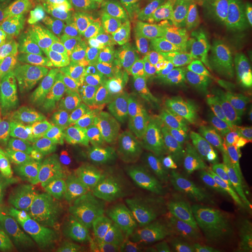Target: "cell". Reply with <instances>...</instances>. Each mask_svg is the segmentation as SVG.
<instances>
[{
    "instance_id": "cell-1",
    "label": "cell",
    "mask_w": 252,
    "mask_h": 252,
    "mask_svg": "<svg viewBox=\"0 0 252 252\" xmlns=\"http://www.w3.org/2000/svg\"><path fill=\"white\" fill-rule=\"evenodd\" d=\"M97 143V135L55 127H36L27 146L40 184L51 186L63 180Z\"/></svg>"
},
{
    "instance_id": "cell-2",
    "label": "cell",
    "mask_w": 252,
    "mask_h": 252,
    "mask_svg": "<svg viewBox=\"0 0 252 252\" xmlns=\"http://www.w3.org/2000/svg\"><path fill=\"white\" fill-rule=\"evenodd\" d=\"M0 166V213L7 230L18 227L37 210L33 161L27 143L2 159Z\"/></svg>"
},
{
    "instance_id": "cell-3",
    "label": "cell",
    "mask_w": 252,
    "mask_h": 252,
    "mask_svg": "<svg viewBox=\"0 0 252 252\" xmlns=\"http://www.w3.org/2000/svg\"><path fill=\"white\" fill-rule=\"evenodd\" d=\"M54 60L92 110L108 81L119 79L94 55L78 46L63 50Z\"/></svg>"
},
{
    "instance_id": "cell-4",
    "label": "cell",
    "mask_w": 252,
    "mask_h": 252,
    "mask_svg": "<svg viewBox=\"0 0 252 252\" xmlns=\"http://www.w3.org/2000/svg\"><path fill=\"white\" fill-rule=\"evenodd\" d=\"M118 143L117 136L104 137L85 157L78 171L61 189L60 202L64 208L71 211L85 209L92 192L108 168L112 150Z\"/></svg>"
},
{
    "instance_id": "cell-5",
    "label": "cell",
    "mask_w": 252,
    "mask_h": 252,
    "mask_svg": "<svg viewBox=\"0 0 252 252\" xmlns=\"http://www.w3.org/2000/svg\"><path fill=\"white\" fill-rule=\"evenodd\" d=\"M132 180V173L123 155V145L119 142L112 150L107 170L85 207L87 218L93 223L102 224L108 220L129 189Z\"/></svg>"
},
{
    "instance_id": "cell-6",
    "label": "cell",
    "mask_w": 252,
    "mask_h": 252,
    "mask_svg": "<svg viewBox=\"0 0 252 252\" xmlns=\"http://www.w3.org/2000/svg\"><path fill=\"white\" fill-rule=\"evenodd\" d=\"M18 236L21 242H30L54 250H63L71 244L86 241L93 237L86 228L54 212L42 213L22 226Z\"/></svg>"
},
{
    "instance_id": "cell-7",
    "label": "cell",
    "mask_w": 252,
    "mask_h": 252,
    "mask_svg": "<svg viewBox=\"0 0 252 252\" xmlns=\"http://www.w3.org/2000/svg\"><path fill=\"white\" fill-rule=\"evenodd\" d=\"M50 44L48 29L19 34L0 48V57L11 65L14 74L28 77L36 72L47 58Z\"/></svg>"
},
{
    "instance_id": "cell-8",
    "label": "cell",
    "mask_w": 252,
    "mask_h": 252,
    "mask_svg": "<svg viewBox=\"0 0 252 252\" xmlns=\"http://www.w3.org/2000/svg\"><path fill=\"white\" fill-rule=\"evenodd\" d=\"M216 219L220 227L240 246L252 242V184L231 193L217 207Z\"/></svg>"
},
{
    "instance_id": "cell-9",
    "label": "cell",
    "mask_w": 252,
    "mask_h": 252,
    "mask_svg": "<svg viewBox=\"0 0 252 252\" xmlns=\"http://www.w3.org/2000/svg\"><path fill=\"white\" fill-rule=\"evenodd\" d=\"M207 168L227 198L248 183L252 169V142L244 138L225 155L212 158Z\"/></svg>"
},
{
    "instance_id": "cell-10",
    "label": "cell",
    "mask_w": 252,
    "mask_h": 252,
    "mask_svg": "<svg viewBox=\"0 0 252 252\" xmlns=\"http://www.w3.org/2000/svg\"><path fill=\"white\" fill-rule=\"evenodd\" d=\"M36 99L39 106L84 110L86 103L65 78L54 60L44 64L36 80Z\"/></svg>"
},
{
    "instance_id": "cell-11",
    "label": "cell",
    "mask_w": 252,
    "mask_h": 252,
    "mask_svg": "<svg viewBox=\"0 0 252 252\" xmlns=\"http://www.w3.org/2000/svg\"><path fill=\"white\" fill-rule=\"evenodd\" d=\"M63 0H31L16 9L10 18L12 36L47 30L69 13Z\"/></svg>"
},
{
    "instance_id": "cell-12",
    "label": "cell",
    "mask_w": 252,
    "mask_h": 252,
    "mask_svg": "<svg viewBox=\"0 0 252 252\" xmlns=\"http://www.w3.org/2000/svg\"><path fill=\"white\" fill-rule=\"evenodd\" d=\"M162 203L157 184L133 178L129 189L118 203L116 215L118 219L142 225L161 209Z\"/></svg>"
},
{
    "instance_id": "cell-13",
    "label": "cell",
    "mask_w": 252,
    "mask_h": 252,
    "mask_svg": "<svg viewBox=\"0 0 252 252\" xmlns=\"http://www.w3.org/2000/svg\"><path fill=\"white\" fill-rule=\"evenodd\" d=\"M207 25L241 39L246 45L252 42V21L232 0H209L203 6Z\"/></svg>"
},
{
    "instance_id": "cell-14",
    "label": "cell",
    "mask_w": 252,
    "mask_h": 252,
    "mask_svg": "<svg viewBox=\"0 0 252 252\" xmlns=\"http://www.w3.org/2000/svg\"><path fill=\"white\" fill-rule=\"evenodd\" d=\"M34 116L38 124L49 127L95 135L107 134L97 116L85 110L40 106L35 109Z\"/></svg>"
},
{
    "instance_id": "cell-15",
    "label": "cell",
    "mask_w": 252,
    "mask_h": 252,
    "mask_svg": "<svg viewBox=\"0 0 252 252\" xmlns=\"http://www.w3.org/2000/svg\"><path fill=\"white\" fill-rule=\"evenodd\" d=\"M119 142L143 155L161 171L166 168L171 150L170 133L140 124V127L135 132L121 135Z\"/></svg>"
},
{
    "instance_id": "cell-16",
    "label": "cell",
    "mask_w": 252,
    "mask_h": 252,
    "mask_svg": "<svg viewBox=\"0 0 252 252\" xmlns=\"http://www.w3.org/2000/svg\"><path fill=\"white\" fill-rule=\"evenodd\" d=\"M198 174L199 172L182 171L166 166L158 176L157 185L162 201L182 219L193 218L189 211V193Z\"/></svg>"
},
{
    "instance_id": "cell-17",
    "label": "cell",
    "mask_w": 252,
    "mask_h": 252,
    "mask_svg": "<svg viewBox=\"0 0 252 252\" xmlns=\"http://www.w3.org/2000/svg\"><path fill=\"white\" fill-rule=\"evenodd\" d=\"M175 94L176 91L169 81L163 80L159 83L138 111L140 123L162 129L170 134L178 130L171 117Z\"/></svg>"
},
{
    "instance_id": "cell-18",
    "label": "cell",
    "mask_w": 252,
    "mask_h": 252,
    "mask_svg": "<svg viewBox=\"0 0 252 252\" xmlns=\"http://www.w3.org/2000/svg\"><path fill=\"white\" fill-rule=\"evenodd\" d=\"M145 37L162 71H165L167 64L170 63L175 54L189 40L180 27L161 23L148 25Z\"/></svg>"
},
{
    "instance_id": "cell-19",
    "label": "cell",
    "mask_w": 252,
    "mask_h": 252,
    "mask_svg": "<svg viewBox=\"0 0 252 252\" xmlns=\"http://www.w3.org/2000/svg\"><path fill=\"white\" fill-rule=\"evenodd\" d=\"M190 132L199 144L216 157L231 152L234 146L245 137L230 117L225 126H203L195 124L190 128Z\"/></svg>"
},
{
    "instance_id": "cell-20",
    "label": "cell",
    "mask_w": 252,
    "mask_h": 252,
    "mask_svg": "<svg viewBox=\"0 0 252 252\" xmlns=\"http://www.w3.org/2000/svg\"><path fill=\"white\" fill-rule=\"evenodd\" d=\"M83 42L93 55L118 77L127 67L131 49L126 41L92 30Z\"/></svg>"
},
{
    "instance_id": "cell-21",
    "label": "cell",
    "mask_w": 252,
    "mask_h": 252,
    "mask_svg": "<svg viewBox=\"0 0 252 252\" xmlns=\"http://www.w3.org/2000/svg\"><path fill=\"white\" fill-rule=\"evenodd\" d=\"M36 106V85L27 76L13 73L10 83L0 92V126L12 114L35 110Z\"/></svg>"
},
{
    "instance_id": "cell-22",
    "label": "cell",
    "mask_w": 252,
    "mask_h": 252,
    "mask_svg": "<svg viewBox=\"0 0 252 252\" xmlns=\"http://www.w3.org/2000/svg\"><path fill=\"white\" fill-rule=\"evenodd\" d=\"M93 25L100 28L108 36L119 38L126 43L135 45L145 39L147 22H128L109 15L94 7H82Z\"/></svg>"
},
{
    "instance_id": "cell-23",
    "label": "cell",
    "mask_w": 252,
    "mask_h": 252,
    "mask_svg": "<svg viewBox=\"0 0 252 252\" xmlns=\"http://www.w3.org/2000/svg\"><path fill=\"white\" fill-rule=\"evenodd\" d=\"M202 46L210 63L218 67L230 64L243 51V41L224 34L209 25L203 30Z\"/></svg>"
},
{
    "instance_id": "cell-24",
    "label": "cell",
    "mask_w": 252,
    "mask_h": 252,
    "mask_svg": "<svg viewBox=\"0 0 252 252\" xmlns=\"http://www.w3.org/2000/svg\"><path fill=\"white\" fill-rule=\"evenodd\" d=\"M224 200V194L207 166L199 172L189 193V206L191 216L202 220L207 216L210 208L220 206Z\"/></svg>"
},
{
    "instance_id": "cell-25",
    "label": "cell",
    "mask_w": 252,
    "mask_h": 252,
    "mask_svg": "<svg viewBox=\"0 0 252 252\" xmlns=\"http://www.w3.org/2000/svg\"><path fill=\"white\" fill-rule=\"evenodd\" d=\"M35 110L18 111L0 126V160L19 145L27 143L36 128Z\"/></svg>"
},
{
    "instance_id": "cell-26",
    "label": "cell",
    "mask_w": 252,
    "mask_h": 252,
    "mask_svg": "<svg viewBox=\"0 0 252 252\" xmlns=\"http://www.w3.org/2000/svg\"><path fill=\"white\" fill-rule=\"evenodd\" d=\"M187 248L192 252H240L238 244L220 226L203 221L189 235Z\"/></svg>"
},
{
    "instance_id": "cell-27",
    "label": "cell",
    "mask_w": 252,
    "mask_h": 252,
    "mask_svg": "<svg viewBox=\"0 0 252 252\" xmlns=\"http://www.w3.org/2000/svg\"><path fill=\"white\" fill-rule=\"evenodd\" d=\"M145 14L153 23L178 25L196 17L198 8L183 0H141Z\"/></svg>"
},
{
    "instance_id": "cell-28",
    "label": "cell",
    "mask_w": 252,
    "mask_h": 252,
    "mask_svg": "<svg viewBox=\"0 0 252 252\" xmlns=\"http://www.w3.org/2000/svg\"><path fill=\"white\" fill-rule=\"evenodd\" d=\"M109 135L131 134L140 127V119L136 110L120 108L103 100H98L93 110Z\"/></svg>"
},
{
    "instance_id": "cell-29",
    "label": "cell",
    "mask_w": 252,
    "mask_h": 252,
    "mask_svg": "<svg viewBox=\"0 0 252 252\" xmlns=\"http://www.w3.org/2000/svg\"><path fill=\"white\" fill-rule=\"evenodd\" d=\"M202 222L198 218L180 219L171 228L150 245L145 251L150 252H180L187 249L189 235Z\"/></svg>"
},
{
    "instance_id": "cell-30",
    "label": "cell",
    "mask_w": 252,
    "mask_h": 252,
    "mask_svg": "<svg viewBox=\"0 0 252 252\" xmlns=\"http://www.w3.org/2000/svg\"><path fill=\"white\" fill-rule=\"evenodd\" d=\"M92 28L88 15L82 7H76L70 15L60 23L55 46L61 50L76 46L90 35Z\"/></svg>"
},
{
    "instance_id": "cell-31",
    "label": "cell",
    "mask_w": 252,
    "mask_h": 252,
    "mask_svg": "<svg viewBox=\"0 0 252 252\" xmlns=\"http://www.w3.org/2000/svg\"><path fill=\"white\" fill-rule=\"evenodd\" d=\"M138 225L128 220L118 219L109 223L103 234V240L108 250L115 252H139L137 244Z\"/></svg>"
},
{
    "instance_id": "cell-32",
    "label": "cell",
    "mask_w": 252,
    "mask_h": 252,
    "mask_svg": "<svg viewBox=\"0 0 252 252\" xmlns=\"http://www.w3.org/2000/svg\"><path fill=\"white\" fill-rule=\"evenodd\" d=\"M119 79L134 101L137 112L153 91L164 80L162 75L143 74L130 67H126L119 76Z\"/></svg>"
},
{
    "instance_id": "cell-33",
    "label": "cell",
    "mask_w": 252,
    "mask_h": 252,
    "mask_svg": "<svg viewBox=\"0 0 252 252\" xmlns=\"http://www.w3.org/2000/svg\"><path fill=\"white\" fill-rule=\"evenodd\" d=\"M230 100L227 92H211L203 98L196 115V125L223 126L229 120Z\"/></svg>"
},
{
    "instance_id": "cell-34",
    "label": "cell",
    "mask_w": 252,
    "mask_h": 252,
    "mask_svg": "<svg viewBox=\"0 0 252 252\" xmlns=\"http://www.w3.org/2000/svg\"><path fill=\"white\" fill-rule=\"evenodd\" d=\"M180 219L181 217L170 207L162 206L154 216L142 224L138 231L137 244L140 252L145 251Z\"/></svg>"
},
{
    "instance_id": "cell-35",
    "label": "cell",
    "mask_w": 252,
    "mask_h": 252,
    "mask_svg": "<svg viewBox=\"0 0 252 252\" xmlns=\"http://www.w3.org/2000/svg\"><path fill=\"white\" fill-rule=\"evenodd\" d=\"M204 50L198 38L189 39L175 54L165 71L173 80L192 72L198 65Z\"/></svg>"
},
{
    "instance_id": "cell-36",
    "label": "cell",
    "mask_w": 252,
    "mask_h": 252,
    "mask_svg": "<svg viewBox=\"0 0 252 252\" xmlns=\"http://www.w3.org/2000/svg\"><path fill=\"white\" fill-rule=\"evenodd\" d=\"M223 72L227 81L237 90L252 87V42L244 47L234 61L223 67Z\"/></svg>"
},
{
    "instance_id": "cell-37",
    "label": "cell",
    "mask_w": 252,
    "mask_h": 252,
    "mask_svg": "<svg viewBox=\"0 0 252 252\" xmlns=\"http://www.w3.org/2000/svg\"><path fill=\"white\" fill-rule=\"evenodd\" d=\"M188 75L210 92H227L234 88L227 81L223 70L210 63L205 53L196 68Z\"/></svg>"
},
{
    "instance_id": "cell-38",
    "label": "cell",
    "mask_w": 252,
    "mask_h": 252,
    "mask_svg": "<svg viewBox=\"0 0 252 252\" xmlns=\"http://www.w3.org/2000/svg\"><path fill=\"white\" fill-rule=\"evenodd\" d=\"M212 160V154L206 149L170 150L167 166L186 172H200Z\"/></svg>"
},
{
    "instance_id": "cell-39",
    "label": "cell",
    "mask_w": 252,
    "mask_h": 252,
    "mask_svg": "<svg viewBox=\"0 0 252 252\" xmlns=\"http://www.w3.org/2000/svg\"><path fill=\"white\" fill-rule=\"evenodd\" d=\"M202 98L176 93L172 104L171 117L178 130H190L195 125Z\"/></svg>"
},
{
    "instance_id": "cell-40",
    "label": "cell",
    "mask_w": 252,
    "mask_h": 252,
    "mask_svg": "<svg viewBox=\"0 0 252 252\" xmlns=\"http://www.w3.org/2000/svg\"><path fill=\"white\" fill-rule=\"evenodd\" d=\"M229 115L244 136L252 142V87L230 100Z\"/></svg>"
},
{
    "instance_id": "cell-41",
    "label": "cell",
    "mask_w": 252,
    "mask_h": 252,
    "mask_svg": "<svg viewBox=\"0 0 252 252\" xmlns=\"http://www.w3.org/2000/svg\"><path fill=\"white\" fill-rule=\"evenodd\" d=\"M127 67L143 74L162 75V67L147 42L146 37L142 41L132 46L127 59Z\"/></svg>"
},
{
    "instance_id": "cell-42",
    "label": "cell",
    "mask_w": 252,
    "mask_h": 252,
    "mask_svg": "<svg viewBox=\"0 0 252 252\" xmlns=\"http://www.w3.org/2000/svg\"><path fill=\"white\" fill-rule=\"evenodd\" d=\"M123 155L134 179L157 184L158 176L162 171L152 161L125 145H123Z\"/></svg>"
},
{
    "instance_id": "cell-43",
    "label": "cell",
    "mask_w": 252,
    "mask_h": 252,
    "mask_svg": "<svg viewBox=\"0 0 252 252\" xmlns=\"http://www.w3.org/2000/svg\"><path fill=\"white\" fill-rule=\"evenodd\" d=\"M99 99L128 110H136L134 101L120 79L108 81L100 94Z\"/></svg>"
},
{
    "instance_id": "cell-44",
    "label": "cell",
    "mask_w": 252,
    "mask_h": 252,
    "mask_svg": "<svg viewBox=\"0 0 252 252\" xmlns=\"http://www.w3.org/2000/svg\"><path fill=\"white\" fill-rule=\"evenodd\" d=\"M176 86L180 94H188L199 98H205L211 93L189 75H183L176 79Z\"/></svg>"
},
{
    "instance_id": "cell-45",
    "label": "cell",
    "mask_w": 252,
    "mask_h": 252,
    "mask_svg": "<svg viewBox=\"0 0 252 252\" xmlns=\"http://www.w3.org/2000/svg\"><path fill=\"white\" fill-rule=\"evenodd\" d=\"M171 150H189L204 149L195 140L190 130H176L170 134Z\"/></svg>"
},
{
    "instance_id": "cell-46",
    "label": "cell",
    "mask_w": 252,
    "mask_h": 252,
    "mask_svg": "<svg viewBox=\"0 0 252 252\" xmlns=\"http://www.w3.org/2000/svg\"><path fill=\"white\" fill-rule=\"evenodd\" d=\"M16 10V6H0V48L12 36L10 18Z\"/></svg>"
},
{
    "instance_id": "cell-47",
    "label": "cell",
    "mask_w": 252,
    "mask_h": 252,
    "mask_svg": "<svg viewBox=\"0 0 252 252\" xmlns=\"http://www.w3.org/2000/svg\"><path fill=\"white\" fill-rule=\"evenodd\" d=\"M81 7L94 8H114L129 3H141V0H79Z\"/></svg>"
},
{
    "instance_id": "cell-48",
    "label": "cell",
    "mask_w": 252,
    "mask_h": 252,
    "mask_svg": "<svg viewBox=\"0 0 252 252\" xmlns=\"http://www.w3.org/2000/svg\"><path fill=\"white\" fill-rule=\"evenodd\" d=\"M104 248L95 241L89 239L82 242H77L64 248L63 252H105Z\"/></svg>"
},
{
    "instance_id": "cell-49",
    "label": "cell",
    "mask_w": 252,
    "mask_h": 252,
    "mask_svg": "<svg viewBox=\"0 0 252 252\" xmlns=\"http://www.w3.org/2000/svg\"><path fill=\"white\" fill-rule=\"evenodd\" d=\"M13 68L7 61L0 57V92L7 87L13 78Z\"/></svg>"
},
{
    "instance_id": "cell-50",
    "label": "cell",
    "mask_w": 252,
    "mask_h": 252,
    "mask_svg": "<svg viewBox=\"0 0 252 252\" xmlns=\"http://www.w3.org/2000/svg\"><path fill=\"white\" fill-rule=\"evenodd\" d=\"M0 252H20V245L4 237L0 230Z\"/></svg>"
},
{
    "instance_id": "cell-51",
    "label": "cell",
    "mask_w": 252,
    "mask_h": 252,
    "mask_svg": "<svg viewBox=\"0 0 252 252\" xmlns=\"http://www.w3.org/2000/svg\"><path fill=\"white\" fill-rule=\"evenodd\" d=\"M20 252H52V251L40 245L30 243V242H21Z\"/></svg>"
},
{
    "instance_id": "cell-52",
    "label": "cell",
    "mask_w": 252,
    "mask_h": 252,
    "mask_svg": "<svg viewBox=\"0 0 252 252\" xmlns=\"http://www.w3.org/2000/svg\"><path fill=\"white\" fill-rule=\"evenodd\" d=\"M239 2L250 18L252 19V0H239Z\"/></svg>"
},
{
    "instance_id": "cell-53",
    "label": "cell",
    "mask_w": 252,
    "mask_h": 252,
    "mask_svg": "<svg viewBox=\"0 0 252 252\" xmlns=\"http://www.w3.org/2000/svg\"><path fill=\"white\" fill-rule=\"evenodd\" d=\"M22 0H0V6H17Z\"/></svg>"
},
{
    "instance_id": "cell-54",
    "label": "cell",
    "mask_w": 252,
    "mask_h": 252,
    "mask_svg": "<svg viewBox=\"0 0 252 252\" xmlns=\"http://www.w3.org/2000/svg\"><path fill=\"white\" fill-rule=\"evenodd\" d=\"M183 1H186V2H188L189 4H192V5H194L195 7H197L199 9L200 7H203L209 0H183Z\"/></svg>"
},
{
    "instance_id": "cell-55",
    "label": "cell",
    "mask_w": 252,
    "mask_h": 252,
    "mask_svg": "<svg viewBox=\"0 0 252 252\" xmlns=\"http://www.w3.org/2000/svg\"><path fill=\"white\" fill-rule=\"evenodd\" d=\"M192 252L191 251H189V249L187 248V249H185V250H183V251H181V252Z\"/></svg>"
},
{
    "instance_id": "cell-56",
    "label": "cell",
    "mask_w": 252,
    "mask_h": 252,
    "mask_svg": "<svg viewBox=\"0 0 252 252\" xmlns=\"http://www.w3.org/2000/svg\"><path fill=\"white\" fill-rule=\"evenodd\" d=\"M105 252H112V251H110V250H108V249H106V250H105Z\"/></svg>"
},
{
    "instance_id": "cell-57",
    "label": "cell",
    "mask_w": 252,
    "mask_h": 252,
    "mask_svg": "<svg viewBox=\"0 0 252 252\" xmlns=\"http://www.w3.org/2000/svg\"><path fill=\"white\" fill-rule=\"evenodd\" d=\"M148 252V251H141V252Z\"/></svg>"
},
{
    "instance_id": "cell-58",
    "label": "cell",
    "mask_w": 252,
    "mask_h": 252,
    "mask_svg": "<svg viewBox=\"0 0 252 252\" xmlns=\"http://www.w3.org/2000/svg\"><path fill=\"white\" fill-rule=\"evenodd\" d=\"M0 166H1V165H0Z\"/></svg>"
}]
</instances>
